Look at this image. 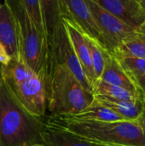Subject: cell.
Here are the masks:
<instances>
[{"instance_id":"16","label":"cell","mask_w":145,"mask_h":146,"mask_svg":"<svg viewBox=\"0 0 145 146\" xmlns=\"http://www.w3.org/2000/svg\"><path fill=\"white\" fill-rule=\"evenodd\" d=\"M72 119L82 121H97V122H115L125 121L122 117L114 113L110 110L97 104H91L81 112L68 115Z\"/></svg>"},{"instance_id":"24","label":"cell","mask_w":145,"mask_h":146,"mask_svg":"<svg viewBox=\"0 0 145 146\" xmlns=\"http://www.w3.org/2000/svg\"><path fill=\"white\" fill-rule=\"evenodd\" d=\"M138 33H142V34H144L145 35V22L144 24L139 28V30L138 31Z\"/></svg>"},{"instance_id":"21","label":"cell","mask_w":145,"mask_h":146,"mask_svg":"<svg viewBox=\"0 0 145 146\" xmlns=\"http://www.w3.org/2000/svg\"><path fill=\"white\" fill-rule=\"evenodd\" d=\"M138 98L145 104V75L134 81Z\"/></svg>"},{"instance_id":"3","label":"cell","mask_w":145,"mask_h":146,"mask_svg":"<svg viewBox=\"0 0 145 146\" xmlns=\"http://www.w3.org/2000/svg\"><path fill=\"white\" fill-rule=\"evenodd\" d=\"M47 109L52 115H73L91 106L92 92L85 90L64 64H56L46 87Z\"/></svg>"},{"instance_id":"14","label":"cell","mask_w":145,"mask_h":146,"mask_svg":"<svg viewBox=\"0 0 145 146\" xmlns=\"http://www.w3.org/2000/svg\"><path fill=\"white\" fill-rule=\"evenodd\" d=\"M44 146H97L70 132L46 124L44 133Z\"/></svg>"},{"instance_id":"17","label":"cell","mask_w":145,"mask_h":146,"mask_svg":"<svg viewBox=\"0 0 145 146\" xmlns=\"http://www.w3.org/2000/svg\"><path fill=\"white\" fill-rule=\"evenodd\" d=\"M93 95L105 96V97H109V98L125 100V101H130V102L139 99L138 98L132 94L130 92L121 87L113 86L101 80L96 82L93 88Z\"/></svg>"},{"instance_id":"20","label":"cell","mask_w":145,"mask_h":146,"mask_svg":"<svg viewBox=\"0 0 145 146\" xmlns=\"http://www.w3.org/2000/svg\"><path fill=\"white\" fill-rule=\"evenodd\" d=\"M127 76L134 81L145 75V59L132 56H115Z\"/></svg>"},{"instance_id":"26","label":"cell","mask_w":145,"mask_h":146,"mask_svg":"<svg viewBox=\"0 0 145 146\" xmlns=\"http://www.w3.org/2000/svg\"><path fill=\"white\" fill-rule=\"evenodd\" d=\"M97 146H113V145H97Z\"/></svg>"},{"instance_id":"23","label":"cell","mask_w":145,"mask_h":146,"mask_svg":"<svg viewBox=\"0 0 145 146\" xmlns=\"http://www.w3.org/2000/svg\"><path fill=\"white\" fill-rule=\"evenodd\" d=\"M136 123L142 128V130L145 133V106H144V110L143 111V113L141 114V115L139 116V118L137 120Z\"/></svg>"},{"instance_id":"5","label":"cell","mask_w":145,"mask_h":146,"mask_svg":"<svg viewBox=\"0 0 145 146\" xmlns=\"http://www.w3.org/2000/svg\"><path fill=\"white\" fill-rule=\"evenodd\" d=\"M48 43L53 56L55 65H66L72 72V74L78 79L83 87L85 90L92 92L91 86L87 80L74 52L63 19H62V21L54 30L53 33L48 39Z\"/></svg>"},{"instance_id":"19","label":"cell","mask_w":145,"mask_h":146,"mask_svg":"<svg viewBox=\"0 0 145 146\" xmlns=\"http://www.w3.org/2000/svg\"><path fill=\"white\" fill-rule=\"evenodd\" d=\"M20 1L22 6L24 7L26 12L27 13L33 26L37 29V31L42 35L46 37L41 1L40 0H20Z\"/></svg>"},{"instance_id":"11","label":"cell","mask_w":145,"mask_h":146,"mask_svg":"<svg viewBox=\"0 0 145 146\" xmlns=\"http://www.w3.org/2000/svg\"><path fill=\"white\" fill-rule=\"evenodd\" d=\"M92 104L103 106L122 117L125 121L133 122H136L139 118L145 106L144 103L140 98L130 102L98 95H94Z\"/></svg>"},{"instance_id":"1","label":"cell","mask_w":145,"mask_h":146,"mask_svg":"<svg viewBox=\"0 0 145 146\" xmlns=\"http://www.w3.org/2000/svg\"><path fill=\"white\" fill-rule=\"evenodd\" d=\"M44 118L30 115L6 85L0 65V146H44Z\"/></svg>"},{"instance_id":"9","label":"cell","mask_w":145,"mask_h":146,"mask_svg":"<svg viewBox=\"0 0 145 146\" xmlns=\"http://www.w3.org/2000/svg\"><path fill=\"white\" fill-rule=\"evenodd\" d=\"M0 43L11 60L23 61L19 25L8 0L1 3L0 5Z\"/></svg>"},{"instance_id":"2","label":"cell","mask_w":145,"mask_h":146,"mask_svg":"<svg viewBox=\"0 0 145 146\" xmlns=\"http://www.w3.org/2000/svg\"><path fill=\"white\" fill-rule=\"evenodd\" d=\"M46 124L70 132L98 145L145 146V133L133 121H82L68 115H51Z\"/></svg>"},{"instance_id":"7","label":"cell","mask_w":145,"mask_h":146,"mask_svg":"<svg viewBox=\"0 0 145 146\" xmlns=\"http://www.w3.org/2000/svg\"><path fill=\"white\" fill-rule=\"evenodd\" d=\"M23 108L32 115L44 118L47 109L46 89L43 80L33 74L26 80L8 85Z\"/></svg>"},{"instance_id":"22","label":"cell","mask_w":145,"mask_h":146,"mask_svg":"<svg viewBox=\"0 0 145 146\" xmlns=\"http://www.w3.org/2000/svg\"><path fill=\"white\" fill-rule=\"evenodd\" d=\"M10 60L11 59H10L9 56L8 55L6 50L0 43V65H3V66L7 65Z\"/></svg>"},{"instance_id":"10","label":"cell","mask_w":145,"mask_h":146,"mask_svg":"<svg viewBox=\"0 0 145 146\" xmlns=\"http://www.w3.org/2000/svg\"><path fill=\"white\" fill-rule=\"evenodd\" d=\"M95 2L135 32L144 24L145 13L140 0H95Z\"/></svg>"},{"instance_id":"6","label":"cell","mask_w":145,"mask_h":146,"mask_svg":"<svg viewBox=\"0 0 145 146\" xmlns=\"http://www.w3.org/2000/svg\"><path fill=\"white\" fill-rule=\"evenodd\" d=\"M85 1L101 32L102 47L107 52L112 54L121 43L135 31L103 9L95 0Z\"/></svg>"},{"instance_id":"18","label":"cell","mask_w":145,"mask_h":146,"mask_svg":"<svg viewBox=\"0 0 145 146\" xmlns=\"http://www.w3.org/2000/svg\"><path fill=\"white\" fill-rule=\"evenodd\" d=\"M91 54L94 75L96 82L98 81L101 79V76L103 74L104 66H105V61H106V56L109 52H107L102 46L99 45L96 41L84 36ZM96 84V83H95Z\"/></svg>"},{"instance_id":"25","label":"cell","mask_w":145,"mask_h":146,"mask_svg":"<svg viewBox=\"0 0 145 146\" xmlns=\"http://www.w3.org/2000/svg\"><path fill=\"white\" fill-rule=\"evenodd\" d=\"M140 3H141V4L143 6V9H144L145 13V0H140Z\"/></svg>"},{"instance_id":"12","label":"cell","mask_w":145,"mask_h":146,"mask_svg":"<svg viewBox=\"0 0 145 146\" xmlns=\"http://www.w3.org/2000/svg\"><path fill=\"white\" fill-rule=\"evenodd\" d=\"M64 24L68 32V34L69 36L70 41L72 43V45L73 47L74 52L76 54V56L82 67V69L89 80L91 88H92V92H93V88L96 83L95 80V75H94V71H93V67H92V62H91V54L85 41V38L84 35L72 24L69 22L64 21Z\"/></svg>"},{"instance_id":"15","label":"cell","mask_w":145,"mask_h":146,"mask_svg":"<svg viewBox=\"0 0 145 146\" xmlns=\"http://www.w3.org/2000/svg\"><path fill=\"white\" fill-rule=\"evenodd\" d=\"M111 55L145 59V35L138 32L133 33L125 38Z\"/></svg>"},{"instance_id":"13","label":"cell","mask_w":145,"mask_h":146,"mask_svg":"<svg viewBox=\"0 0 145 146\" xmlns=\"http://www.w3.org/2000/svg\"><path fill=\"white\" fill-rule=\"evenodd\" d=\"M99 80L121 87L138 98L135 84L122 69L116 58L109 53L106 56L104 69Z\"/></svg>"},{"instance_id":"4","label":"cell","mask_w":145,"mask_h":146,"mask_svg":"<svg viewBox=\"0 0 145 146\" xmlns=\"http://www.w3.org/2000/svg\"><path fill=\"white\" fill-rule=\"evenodd\" d=\"M8 3L19 25L22 59L43 80L46 89L55 66L47 38L37 31L20 0H8Z\"/></svg>"},{"instance_id":"8","label":"cell","mask_w":145,"mask_h":146,"mask_svg":"<svg viewBox=\"0 0 145 146\" xmlns=\"http://www.w3.org/2000/svg\"><path fill=\"white\" fill-rule=\"evenodd\" d=\"M62 19L102 46V34L85 0H60Z\"/></svg>"},{"instance_id":"27","label":"cell","mask_w":145,"mask_h":146,"mask_svg":"<svg viewBox=\"0 0 145 146\" xmlns=\"http://www.w3.org/2000/svg\"><path fill=\"white\" fill-rule=\"evenodd\" d=\"M0 5H1V2H0Z\"/></svg>"}]
</instances>
